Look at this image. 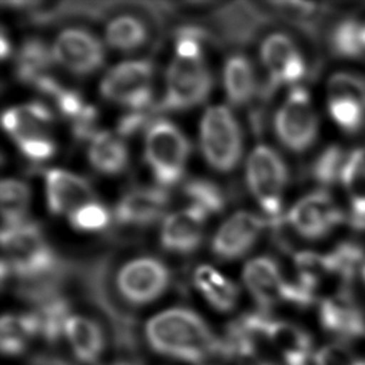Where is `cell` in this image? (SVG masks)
Segmentation results:
<instances>
[{
	"label": "cell",
	"mask_w": 365,
	"mask_h": 365,
	"mask_svg": "<svg viewBox=\"0 0 365 365\" xmlns=\"http://www.w3.org/2000/svg\"><path fill=\"white\" fill-rule=\"evenodd\" d=\"M341 185L349 205V222L365 231V148L349 151Z\"/></svg>",
	"instance_id": "cell-21"
},
{
	"label": "cell",
	"mask_w": 365,
	"mask_h": 365,
	"mask_svg": "<svg viewBox=\"0 0 365 365\" xmlns=\"http://www.w3.org/2000/svg\"><path fill=\"white\" fill-rule=\"evenodd\" d=\"M30 205V188L15 178L1 182V217L3 228L14 227L24 222Z\"/></svg>",
	"instance_id": "cell-34"
},
{
	"label": "cell",
	"mask_w": 365,
	"mask_h": 365,
	"mask_svg": "<svg viewBox=\"0 0 365 365\" xmlns=\"http://www.w3.org/2000/svg\"><path fill=\"white\" fill-rule=\"evenodd\" d=\"M45 192L49 211L54 215H70L94 201V191L85 178L58 168L45 173Z\"/></svg>",
	"instance_id": "cell-18"
},
{
	"label": "cell",
	"mask_w": 365,
	"mask_h": 365,
	"mask_svg": "<svg viewBox=\"0 0 365 365\" xmlns=\"http://www.w3.org/2000/svg\"><path fill=\"white\" fill-rule=\"evenodd\" d=\"M168 203V193L163 188H133L120 200L115 218L126 226H148L163 216Z\"/></svg>",
	"instance_id": "cell-19"
},
{
	"label": "cell",
	"mask_w": 365,
	"mask_h": 365,
	"mask_svg": "<svg viewBox=\"0 0 365 365\" xmlns=\"http://www.w3.org/2000/svg\"><path fill=\"white\" fill-rule=\"evenodd\" d=\"M327 45L334 58L356 60L365 56V21L343 16L327 31Z\"/></svg>",
	"instance_id": "cell-23"
},
{
	"label": "cell",
	"mask_w": 365,
	"mask_h": 365,
	"mask_svg": "<svg viewBox=\"0 0 365 365\" xmlns=\"http://www.w3.org/2000/svg\"><path fill=\"white\" fill-rule=\"evenodd\" d=\"M266 221L246 211L228 218L212 240V251L223 261H233L247 255L261 236Z\"/></svg>",
	"instance_id": "cell-15"
},
{
	"label": "cell",
	"mask_w": 365,
	"mask_h": 365,
	"mask_svg": "<svg viewBox=\"0 0 365 365\" xmlns=\"http://www.w3.org/2000/svg\"><path fill=\"white\" fill-rule=\"evenodd\" d=\"M148 36L146 24L133 15H120L110 21L105 31L106 43L113 49L125 53L141 48L146 43Z\"/></svg>",
	"instance_id": "cell-31"
},
{
	"label": "cell",
	"mask_w": 365,
	"mask_h": 365,
	"mask_svg": "<svg viewBox=\"0 0 365 365\" xmlns=\"http://www.w3.org/2000/svg\"><path fill=\"white\" fill-rule=\"evenodd\" d=\"M322 328L344 341H364L365 316L353 294L318 304Z\"/></svg>",
	"instance_id": "cell-17"
},
{
	"label": "cell",
	"mask_w": 365,
	"mask_h": 365,
	"mask_svg": "<svg viewBox=\"0 0 365 365\" xmlns=\"http://www.w3.org/2000/svg\"><path fill=\"white\" fill-rule=\"evenodd\" d=\"M200 143L206 161L215 170L230 173L242 156L241 128L232 111L223 106H212L203 115Z\"/></svg>",
	"instance_id": "cell-6"
},
{
	"label": "cell",
	"mask_w": 365,
	"mask_h": 365,
	"mask_svg": "<svg viewBox=\"0 0 365 365\" xmlns=\"http://www.w3.org/2000/svg\"><path fill=\"white\" fill-rule=\"evenodd\" d=\"M51 59H54L53 53L43 40H25L16 56L15 71L18 79L35 85L38 80L48 75L46 70L50 68Z\"/></svg>",
	"instance_id": "cell-29"
},
{
	"label": "cell",
	"mask_w": 365,
	"mask_h": 365,
	"mask_svg": "<svg viewBox=\"0 0 365 365\" xmlns=\"http://www.w3.org/2000/svg\"><path fill=\"white\" fill-rule=\"evenodd\" d=\"M56 105L59 108L60 113L66 118L76 120L83 114L85 108L88 105L84 104L81 95L75 90L64 89L61 88L59 93L54 96Z\"/></svg>",
	"instance_id": "cell-40"
},
{
	"label": "cell",
	"mask_w": 365,
	"mask_h": 365,
	"mask_svg": "<svg viewBox=\"0 0 365 365\" xmlns=\"http://www.w3.org/2000/svg\"><path fill=\"white\" fill-rule=\"evenodd\" d=\"M65 338L75 356L85 364H93L105 349V336L99 324L88 317L70 314L65 323Z\"/></svg>",
	"instance_id": "cell-22"
},
{
	"label": "cell",
	"mask_w": 365,
	"mask_h": 365,
	"mask_svg": "<svg viewBox=\"0 0 365 365\" xmlns=\"http://www.w3.org/2000/svg\"><path fill=\"white\" fill-rule=\"evenodd\" d=\"M18 148L25 158L31 161H46L54 156L56 153V146L51 138L44 136H34V138H21L15 141Z\"/></svg>",
	"instance_id": "cell-39"
},
{
	"label": "cell",
	"mask_w": 365,
	"mask_h": 365,
	"mask_svg": "<svg viewBox=\"0 0 365 365\" xmlns=\"http://www.w3.org/2000/svg\"><path fill=\"white\" fill-rule=\"evenodd\" d=\"M71 226L81 232H98L109 226V210L104 205L91 201L85 203L69 215Z\"/></svg>",
	"instance_id": "cell-37"
},
{
	"label": "cell",
	"mask_w": 365,
	"mask_h": 365,
	"mask_svg": "<svg viewBox=\"0 0 365 365\" xmlns=\"http://www.w3.org/2000/svg\"><path fill=\"white\" fill-rule=\"evenodd\" d=\"M243 283L263 309H269L279 303H289L291 281L272 257H256L248 262L243 269Z\"/></svg>",
	"instance_id": "cell-14"
},
{
	"label": "cell",
	"mask_w": 365,
	"mask_h": 365,
	"mask_svg": "<svg viewBox=\"0 0 365 365\" xmlns=\"http://www.w3.org/2000/svg\"><path fill=\"white\" fill-rule=\"evenodd\" d=\"M148 115L145 114V111H133L131 114L125 115L123 119L120 120L118 133L123 136L133 135L148 123Z\"/></svg>",
	"instance_id": "cell-41"
},
{
	"label": "cell",
	"mask_w": 365,
	"mask_h": 365,
	"mask_svg": "<svg viewBox=\"0 0 365 365\" xmlns=\"http://www.w3.org/2000/svg\"><path fill=\"white\" fill-rule=\"evenodd\" d=\"M262 64L267 71V81L262 86L263 98H269L282 86H299L309 75L306 55L291 35L272 33L261 45Z\"/></svg>",
	"instance_id": "cell-7"
},
{
	"label": "cell",
	"mask_w": 365,
	"mask_h": 365,
	"mask_svg": "<svg viewBox=\"0 0 365 365\" xmlns=\"http://www.w3.org/2000/svg\"><path fill=\"white\" fill-rule=\"evenodd\" d=\"M273 128L278 141L291 153H304L316 145L321 121L306 88H292L277 110Z\"/></svg>",
	"instance_id": "cell-4"
},
{
	"label": "cell",
	"mask_w": 365,
	"mask_h": 365,
	"mask_svg": "<svg viewBox=\"0 0 365 365\" xmlns=\"http://www.w3.org/2000/svg\"><path fill=\"white\" fill-rule=\"evenodd\" d=\"M171 274L155 257H138L125 263L116 274V288L123 301L135 307L148 306L168 291Z\"/></svg>",
	"instance_id": "cell-11"
},
{
	"label": "cell",
	"mask_w": 365,
	"mask_h": 365,
	"mask_svg": "<svg viewBox=\"0 0 365 365\" xmlns=\"http://www.w3.org/2000/svg\"><path fill=\"white\" fill-rule=\"evenodd\" d=\"M208 213L191 205L182 211L170 215L161 230V245L166 251L188 255L196 251L203 237V226Z\"/></svg>",
	"instance_id": "cell-16"
},
{
	"label": "cell",
	"mask_w": 365,
	"mask_h": 365,
	"mask_svg": "<svg viewBox=\"0 0 365 365\" xmlns=\"http://www.w3.org/2000/svg\"><path fill=\"white\" fill-rule=\"evenodd\" d=\"M148 346L161 356L187 363H203L223 353V344L202 317L183 307L160 312L145 326Z\"/></svg>",
	"instance_id": "cell-1"
},
{
	"label": "cell",
	"mask_w": 365,
	"mask_h": 365,
	"mask_svg": "<svg viewBox=\"0 0 365 365\" xmlns=\"http://www.w3.org/2000/svg\"><path fill=\"white\" fill-rule=\"evenodd\" d=\"M248 187L264 211L272 227L284 222L283 197L289 185V168L276 150L258 145L252 151L246 166Z\"/></svg>",
	"instance_id": "cell-3"
},
{
	"label": "cell",
	"mask_w": 365,
	"mask_h": 365,
	"mask_svg": "<svg viewBox=\"0 0 365 365\" xmlns=\"http://www.w3.org/2000/svg\"><path fill=\"white\" fill-rule=\"evenodd\" d=\"M266 20V16L259 10L246 3L228 6L222 13V24L226 34L238 43L251 39Z\"/></svg>",
	"instance_id": "cell-33"
},
{
	"label": "cell",
	"mask_w": 365,
	"mask_h": 365,
	"mask_svg": "<svg viewBox=\"0 0 365 365\" xmlns=\"http://www.w3.org/2000/svg\"><path fill=\"white\" fill-rule=\"evenodd\" d=\"M40 336L39 319L36 313L5 314L0 322V348L8 356L24 353L30 341Z\"/></svg>",
	"instance_id": "cell-25"
},
{
	"label": "cell",
	"mask_w": 365,
	"mask_h": 365,
	"mask_svg": "<svg viewBox=\"0 0 365 365\" xmlns=\"http://www.w3.org/2000/svg\"><path fill=\"white\" fill-rule=\"evenodd\" d=\"M272 5L274 6V11L296 25L307 36L312 39L319 36L322 21L328 13L326 5L302 1H277Z\"/></svg>",
	"instance_id": "cell-30"
},
{
	"label": "cell",
	"mask_w": 365,
	"mask_h": 365,
	"mask_svg": "<svg viewBox=\"0 0 365 365\" xmlns=\"http://www.w3.org/2000/svg\"><path fill=\"white\" fill-rule=\"evenodd\" d=\"M1 243L10 273L26 282H39L58 267V259L38 225L23 222L3 228Z\"/></svg>",
	"instance_id": "cell-2"
},
{
	"label": "cell",
	"mask_w": 365,
	"mask_h": 365,
	"mask_svg": "<svg viewBox=\"0 0 365 365\" xmlns=\"http://www.w3.org/2000/svg\"><path fill=\"white\" fill-rule=\"evenodd\" d=\"M185 193L192 200V205H197L207 213L221 212L226 205L222 190L216 183L203 178L188 181L185 186Z\"/></svg>",
	"instance_id": "cell-36"
},
{
	"label": "cell",
	"mask_w": 365,
	"mask_h": 365,
	"mask_svg": "<svg viewBox=\"0 0 365 365\" xmlns=\"http://www.w3.org/2000/svg\"><path fill=\"white\" fill-rule=\"evenodd\" d=\"M349 151L339 145H329L323 148L309 165V178L323 190L341 183Z\"/></svg>",
	"instance_id": "cell-32"
},
{
	"label": "cell",
	"mask_w": 365,
	"mask_h": 365,
	"mask_svg": "<svg viewBox=\"0 0 365 365\" xmlns=\"http://www.w3.org/2000/svg\"><path fill=\"white\" fill-rule=\"evenodd\" d=\"M114 365H135V364H131V363H119V364H114Z\"/></svg>",
	"instance_id": "cell-45"
},
{
	"label": "cell",
	"mask_w": 365,
	"mask_h": 365,
	"mask_svg": "<svg viewBox=\"0 0 365 365\" xmlns=\"http://www.w3.org/2000/svg\"><path fill=\"white\" fill-rule=\"evenodd\" d=\"M195 286L206 301L220 312L232 311L238 301V288L233 282L210 266H200L193 276Z\"/></svg>",
	"instance_id": "cell-28"
},
{
	"label": "cell",
	"mask_w": 365,
	"mask_h": 365,
	"mask_svg": "<svg viewBox=\"0 0 365 365\" xmlns=\"http://www.w3.org/2000/svg\"><path fill=\"white\" fill-rule=\"evenodd\" d=\"M153 65L150 60H133L116 65L105 75L100 91L105 99L133 111H145L153 103Z\"/></svg>",
	"instance_id": "cell-10"
},
{
	"label": "cell",
	"mask_w": 365,
	"mask_h": 365,
	"mask_svg": "<svg viewBox=\"0 0 365 365\" xmlns=\"http://www.w3.org/2000/svg\"><path fill=\"white\" fill-rule=\"evenodd\" d=\"M0 43H1V58L5 59L10 54V45L4 35L1 36V41Z\"/></svg>",
	"instance_id": "cell-43"
},
{
	"label": "cell",
	"mask_w": 365,
	"mask_h": 365,
	"mask_svg": "<svg viewBox=\"0 0 365 365\" xmlns=\"http://www.w3.org/2000/svg\"><path fill=\"white\" fill-rule=\"evenodd\" d=\"M89 160L96 171L104 175H118L128 166V146L114 133L100 131L91 138Z\"/></svg>",
	"instance_id": "cell-26"
},
{
	"label": "cell",
	"mask_w": 365,
	"mask_h": 365,
	"mask_svg": "<svg viewBox=\"0 0 365 365\" xmlns=\"http://www.w3.org/2000/svg\"><path fill=\"white\" fill-rule=\"evenodd\" d=\"M53 58L73 74L90 75L99 70L105 61L104 46L88 30L69 28L55 39Z\"/></svg>",
	"instance_id": "cell-13"
},
{
	"label": "cell",
	"mask_w": 365,
	"mask_h": 365,
	"mask_svg": "<svg viewBox=\"0 0 365 365\" xmlns=\"http://www.w3.org/2000/svg\"><path fill=\"white\" fill-rule=\"evenodd\" d=\"M327 110L336 128L356 135L365 128V75L354 70H339L328 78Z\"/></svg>",
	"instance_id": "cell-9"
},
{
	"label": "cell",
	"mask_w": 365,
	"mask_h": 365,
	"mask_svg": "<svg viewBox=\"0 0 365 365\" xmlns=\"http://www.w3.org/2000/svg\"><path fill=\"white\" fill-rule=\"evenodd\" d=\"M316 365H365V358L344 344H328L317 351Z\"/></svg>",
	"instance_id": "cell-38"
},
{
	"label": "cell",
	"mask_w": 365,
	"mask_h": 365,
	"mask_svg": "<svg viewBox=\"0 0 365 365\" xmlns=\"http://www.w3.org/2000/svg\"><path fill=\"white\" fill-rule=\"evenodd\" d=\"M267 333L274 353L286 365H309L313 339L296 323L268 318Z\"/></svg>",
	"instance_id": "cell-20"
},
{
	"label": "cell",
	"mask_w": 365,
	"mask_h": 365,
	"mask_svg": "<svg viewBox=\"0 0 365 365\" xmlns=\"http://www.w3.org/2000/svg\"><path fill=\"white\" fill-rule=\"evenodd\" d=\"M188 155L187 138L175 123L158 120L148 128L145 160L161 186H173L182 178Z\"/></svg>",
	"instance_id": "cell-5"
},
{
	"label": "cell",
	"mask_w": 365,
	"mask_h": 365,
	"mask_svg": "<svg viewBox=\"0 0 365 365\" xmlns=\"http://www.w3.org/2000/svg\"><path fill=\"white\" fill-rule=\"evenodd\" d=\"M361 276H363V281H364L365 284V266L364 268H363V271H361Z\"/></svg>",
	"instance_id": "cell-44"
},
{
	"label": "cell",
	"mask_w": 365,
	"mask_h": 365,
	"mask_svg": "<svg viewBox=\"0 0 365 365\" xmlns=\"http://www.w3.org/2000/svg\"><path fill=\"white\" fill-rule=\"evenodd\" d=\"M238 365H274V363L261 361V359H255V358H245V359H240Z\"/></svg>",
	"instance_id": "cell-42"
},
{
	"label": "cell",
	"mask_w": 365,
	"mask_h": 365,
	"mask_svg": "<svg viewBox=\"0 0 365 365\" xmlns=\"http://www.w3.org/2000/svg\"><path fill=\"white\" fill-rule=\"evenodd\" d=\"M212 76L202 59L176 58L168 66L166 94L160 109L178 111L195 108L207 99Z\"/></svg>",
	"instance_id": "cell-12"
},
{
	"label": "cell",
	"mask_w": 365,
	"mask_h": 365,
	"mask_svg": "<svg viewBox=\"0 0 365 365\" xmlns=\"http://www.w3.org/2000/svg\"><path fill=\"white\" fill-rule=\"evenodd\" d=\"M40 324V336L49 343L59 341L65 336V323L69 318V306L61 298H50L35 312Z\"/></svg>",
	"instance_id": "cell-35"
},
{
	"label": "cell",
	"mask_w": 365,
	"mask_h": 365,
	"mask_svg": "<svg viewBox=\"0 0 365 365\" xmlns=\"http://www.w3.org/2000/svg\"><path fill=\"white\" fill-rule=\"evenodd\" d=\"M344 221L346 213L323 188L302 196L284 216L288 227L298 237L311 242L329 237Z\"/></svg>",
	"instance_id": "cell-8"
},
{
	"label": "cell",
	"mask_w": 365,
	"mask_h": 365,
	"mask_svg": "<svg viewBox=\"0 0 365 365\" xmlns=\"http://www.w3.org/2000/svg\"><path fill=\"white\" fill-rule=\"evenodd\" d=\"M53 121V113L40 101L5 110L3 126L14 141L21 138L44 136L46 126Z\"/></svg>",
	"instance_id": "cell-24"
},
{
	"label": "cell",
	"mask_w": 365,
	"mask_h": 365,
	"mask_svg": "<svg viewBox=\"0 0 365 365\" xmlns=\"http://www.w3.org/2000/svg\"><path fill=\"white\" fill-rule=\"evenodd\" d=\"M223 83L228 100L236 106L250 103L258 89L255 68L241 54L228 58L223 69Z\"/></svg>",
	"instance_id": "cell-27"
}]
</instances>
